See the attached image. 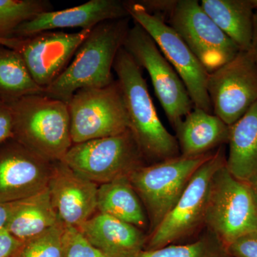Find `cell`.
<instances>
[{"instance_id":"6","label":"cell","mask_w":257,"mask_h":257,"mask_svg":"<svg viewBox=\"0 0 257 257\" xmlns=\"http://www.w3.org/2000/svg\"><path fill=\"white\" fill-rule=\"evenodd\" d=\"M62 161L98 185L128 177L147 164L130 128L116 136L74 144Z\"/></svg>"},{"instance_id":"1","label":"cell","mask_w":257,"mask_h":257,"mask_svg":"<svg viewBox=\"0 0 257 257\" xmlns=\"http://www.w3.org/2000/svg\"><path fill=\"white\" fill-rule=\"evenodd\" d=\"M131 18L109 20L96 25L79 47L68 67L42 95L68 103L79 89L106 87L115 79L111 70L124 46Z\"/></svg>"},{"instance_id":"9","label":"cell","mask_w":257,"mask_h":257,"mask_svg":"<svg viewBox=\"0 0 257 257\" xmlns=\"http://www.w3.org/2000/svg\"><path fill=\"white\" fill-rule=\"evenodd\" d=\"M130 18L152 37L187 88L194 107L212 112L208 94L209 73L172 27L150 14L138 1H124Z\"/></svg>"},{"instance_id":"2","label":"cell","mask_w":257,"mask_h":257,"mask_svg":"<svg viewBox=\"0 0 257 257\" xmlns=\"http://www.w3.org/2000/svg\"><path fill=\"white\" fill-rule=\"evenodd\" d=\"M117 76L130 130L147 163H156L180 156L178 142L166 128L157 114L142 69L121 47L113 65Z\"/></svg>"},{"instance_id":"21","label":"cell","mask_w":257,"mask_h":257,"mask_svg":"<svg viewBox=\"0 0 257 257\" xmlns=\"http://www.w3.org/2000/svg\"><path fill=\"white\" fill-rule=\"evenodd\" d=\"M97 211L149 231L146 211L127 177L99 185Z\"/></svg>"},{"instance_id":"20","label":"cell","mask_w":257,"mask_h":257,"mask_svg":"<svg viewBox=\"0 0 257 257\" xmlns=\"http://www.w3.org/2000/svg\"><path fill=\"white\" fill-rule=\"evenodd\" d=\"M200 5L240 50H250L255 11L253 0H202Z\"/></svg>"},{"instance_id":"32","label":"cell","mask_w":257,"mask_h":257,"mask_svg":"<svg viewBox=\"0 0 257 257\" xmlns=\"http://www.w3.org/2000/svg\"><path fill=\"white\" fill-rule=\"evenodd\" d=\"M18 202L0 204V229L6 228L8 221L18 207Z\"/></svg>"},{"instance_id":"7","label":"cell","mask_w":257,"mask_h":257,"mask_svg":"<svg viewBox=\"0 0 257 257\" xmlns=\"http://www.w3.org/2000/svg\"><path fill=\"white\" fill-rule=\"evenodd\" d=\"M226 163L224 147H219L196 171L175 207L157 229L148 235L144 250H155L173 244L200 229L204 225L213 177Z\"/></svg>"},{"instance_id":"33","label":"cell","mask_w":257,"mask_h":257,"mask_svg":"<svg viewBox=\"0 0 257 257\" xmlns=\"http://www.w3.org/2000/svg\"><path fill=\"white\" fill-rule=\"evenodd\" d=\"M252 55L253 60L257 64V10L254 11L253 15V28L252 41H251V47L248 50Z\"/></svg>"},{"instance_id":"35","label":"cell","mask_w":257,"mask_h":257,"mask_svg":"<svg viewBox=\"0 0 257 257\" xmlns=\"http://www.w3.org/2000/svg\"><path fill=\"white\" fill-rule=\"evenodd\" d=\"M249 187L250 190H251V194H252L253 200L256 203L257 207V176L251 179V180L246 182Z\"/></svg>"},{"instance_id":"19","label":"cell","mask_w":257,"mask_h":257,"mask_svg":"<svg viewBox=\"0 0 257 257\" xmlns=\"http://www.w3.org/2000/svg\"><path fill=\"white\" fill-rule=\"evenodd\" d=\"M226 167L231 175L248 182L257 176V102L229 126Z\"/></svg>"},{"instance_id":"17","label":"cell","mask_w":257,"mask_h":257,"mask_svg":"<svg viewBox=\"0 0 257 257\" xmlns=\"http://www.w3.org/2000/svg\"><path fill=\"white\" fill-rule=\"evenodd\" d=\"M92 246L109 257H135L145 248L143 230L96 211L78 228Z\"/></svg>"},{"instance_id":"5","label":"cell","mask_w":257,"mask_h":257,"mask_svg":"<svg viewBox=\"0 0 257 257\" xmlns=\"http://www.w3.org/2000/svg\"><path fill=\"white\" fill-rule=\"evenodd\" d=\"M204 225L226 247L243 235L257 232V207L249 187L233 177L226 165L211 181Z\"/></svg>"},{"instance_id":"28","label":"cell","mask_w":257,"mask_h":257,"mask_svg":"<svg viewBox=\"0 0 257 257\" xmlns=\"http://www.w3.org/2000/svg\"><path fill=\"white\" fill-rule=\"evenodd\" d=\"M232 257H257V232L243 235L226 247Z\"/></svg>"},{"instance_id":"24","label":"cell","mask_w":257,"mask_h":257,"mask_svg":"<svg viewBox=\"0 0 257 257\" xmlns=\"http://www.w3.org/2000/svg\"><path fill=\"white\" fill-rule=\"evenodd\" d=\"M52 10L47 0H0V40L14 38L20 25Z\"/></svg>"},{"instance_id":"10","label":"cell","mask_w":257,"mask_h":257,"mask_svg":"<svg viewBox=\"0 0 257 257\" xmlns=\"http://www.w3.org/2000/svg\"><path fill=\"white\" fill-rule=\"evenodd\" d=\"M123 47L140 68L148 72L157 99L171 125L175 127L194 108L179 74L165 58L156 42L138 24L135 23L130 27Z\"/></svg>"},{"instance_id":"12","label":"cell","mask_w":257,"mask_h":257,"mask_svg":"<svg viewBox=\"0 0 257 257\" xmlns=\"http://www.w3.org/2000/svg\"><path fill=\"white\" fill-rule=\"evenodd\" d=\"M207 89L213 114L234 124L257 102V64L249 51L209 74Z\"/></svg>"},{"instance_id":"31","label":"cell","mask_w":257,"mask_h":257,"mask_svg":"<svg viewBox=\"0 0 257 257\" xmlns=\"http://www.w3.org/2000/svg\"><path fill=\"white\" fill-rule=\"evenodd\" d=\"M23 244L5 228L0 229V257H13Z\"/></svg>"},{"instance_id":"16","label":"cell","mask_w":257,"mask_h":257,"mask_svg":"<svg viewBox=\"0 0 257 257\" xmlns=\"http://www.w3.org/2000/svg\"><path fill=\"white\" fill-rule=\"evenodd\" d=\"M130 18L124 1L90 0L87 3L62 10H52L20 25L14 37L25 38L42 32L58 29L80 28L92 30L109 20Z\"/></svg>"},{"instance_id":"18","label":"cell","mask_w":257,"mask_h":257,"mask_svg":"<svg viewBox=\"0 0 257 257\" xmlns=\"http://www.w3.org/2000/svg\"><path fill=\"white\" fill-rule=\"evenodd\" d=\"M174 130L180 155L185 157L209 153L229 140V125L212 113L194 106Z\"/></svg>"},{"instance_id":"34","label":"cell","mask_w":257,"mask_h":257,"mask_svg":"<svg viewBox=\"0 0 257 257\" xmlns=\"http://www.w3.org/2000/svg\"><path fill=\"white\" fill-rule=\"evenodd\" d=\"M22 43H23V38H18V37L7 39V40H0V45H5V46L10 47L18 52L21 47Z\"/></svg>"},{"instance_id":"26","label":"cell","mask_w":257,"mask_h":257,"mask_svg":"<svg viewBox=\"0 0 257 257\" xmlns=\"http://www.w3.org/2000/svg\"><path fill=\"white\" fill-rule=\"evenodd\" d=\"M65 226L61 221L45 232L23 242L13 257H63Z\"/></svg>"},{"instance_id":"11","label":"cell","mask_w":257,"mask_h":257,"mask_svg":"<svg viewBox=\"0 0 257 257\" xmlns=\"http://www.w3.org/2000/svg\"><path fill=\"white\" fill-rule=\"evenodd\" d=\"M167 22L209 74L241 51L208 16L197 0H177Z\"/></svg>"},{"instance_id":"13","label":"cell","mask_w":257,"mask_h":257,"mask_svg":"<svg viewBox=\"0 0 257 257\" xmlns=\"http://www.w3.org/2000/svg\"><path fill=\"white\" fill-rule=\"evenodd\" d=\"M52 164L15 139L0 144V204L23 200L46 189Z\"/></svg>"},{"instance_id":"29","label":"cell","mask_w":257,"mask_h":257,"mask_svg":"<svg viewBox=\"0 0 257 257\" xmlns=\"http://www.w3.org/2000/svg\"><path fill=\"white\" fill-rule=\"evenodd\" d=\"M150 14L167 23L177 0H141L138 1Z\"/></svg>"},{"instance_id":"25","label":"cell","mask_w":257,"mask_h":257,"mask_svg":"<svg viewBox=\"0 0 257 257\" xmlns=\"http://www.w3.org/2000/svg\"><path fill=\"white\" fill-rule=\"evenodd\" d=\"M135 257H231L224 243L208 230L194 242L170 244L155 250H143Z\"/></svg>"},{"instance_id":"3","label":"cell","mask_w":257,"mask_h":257,"mask_svg":"<svg viewBox=\"0 0 257 257\" xmlns=\"http://www.w3.org/2000/svg\"><path fill=\"white\" fill-rule=\"evenodd\" d=\"M10 105L14 123L13 139L51 162L63 160L73 145L67 103L33 94Z\"/></svg>"},{"instance_id":"22","label":"cell","mask_w":257,"mask_h":257,"mask_svg":"<svg viewBox=\"0 0 257 257\" xmlns=\"http://www.w3.org/2000/svg\"><path fill=\"white\" fill-rule=\"evenodd\" d=\"M59 221L47 187L32 197L19 201L5 229L23 243L45 232Z\"/></svg>"},{"instance_id":"15","label":"cell","mask_w":257,"mask_h":257,"mask_svg":"<svg viewBox=\"0 0 257 257\" xmlns=\"http://www.w3.org/2000/svg\"><path fill=\"white\" fill-rule=\"evenodd\" d=\"M47 188L59 220L65 226L78 229L97 211L99 185L62 161L52 164Z\"/></svg>"},{"instance_id":"30","label":"cell","mask_w":257,"mask_h":257,"mask_svg":"<svg viewBox=\"0 0 257 257\" xmlns=\"http://www.w3.org/2000/svg\"><path fill=\"white\" fill-rule=\"evenodd\" d=\"M13 114L11 106L0 101V144L13 138Z\"/></svg>"},{"instance_id":"14","label":"cell","mask_w":257,"mask_h":257,"mask_svg":"<svg viewBox=\"0 0 257 257\" xmlns=\"http://www.w3.org/2000/svg\"><path fill=\"white\" fill-rule=\"evenodd\" d=\"M92 30L46 31L23 38L19 53L40 87H49L68 67Z\"/></svg>"},{"instance_id":"23","label":"cell","mask_w":257,"mask_h":257,"mask_svg":"<svg viewBox=\"0 0 257 257\" xmlns=\"http://www.w3.org/2000/svg\"><path fill=\"white\" fill-rule=\"evenodd\" d=\"M18 51L0 45V101L11 104L33 94H43Z\"/></svg>"},{"instance_id":"8","label":"cell","mask_w":257,"mask_h":257,"mask_svg":"<svg viewBox=\"0 0 257 257\" xmlns=\"http://www.w3.org/2000/svg\"><path fill=\"white\" fill-rule=\"evenodd\" d=\"M72 143L116 136L130 128L119 82L101 88L79 89L67 103Z\"/></svg>"},{"instance_id":"4","label":"cell","mask_w":257,"mask_h":257,"mask_svg":"<svg viewBox=\"0 0 257 257\" xmlns=\"http://www.w3.org/2000/svg\"><path fill=\"white\" fill-rule=\"evenodd\" d=\"M214 152L193 157L180 155L144 165L128 176L146 211L150 224L149 234L175 207L196 171Z\"/></svg>"},{"instance_id":"27","label":"cell","mask_w":257,"mask_h":257,"mask_svg":"<svg viewBox=\"0 0 257 257\" xmlns=\"http://www.w3.org/2000/svg\"><path fill=\"white\" fill-rule=\"evenodd\" d=\"M63 257H109L92 246L77 228L65 226Z\"/></svg>"}]
</instances>
